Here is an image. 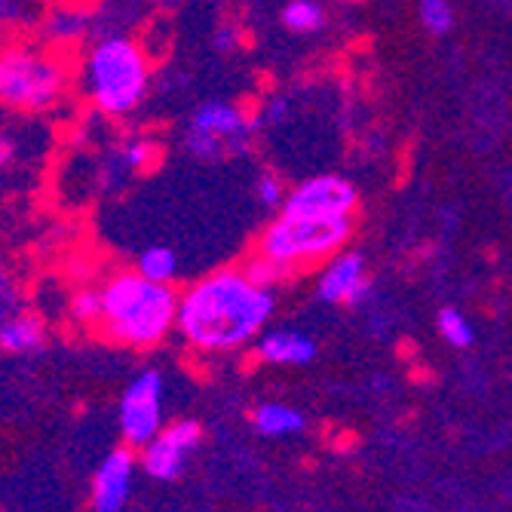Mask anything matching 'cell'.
Returning a JSON list of instances; mask_svg holds the SVG:
<instances>
[{"instance_id": "cell-1", "label": "cell", "mask_w": 512, "mask_h": 512, "mask_svg": "<svg viewBox=\"0 0 512 512\" xmlns=\"http://www.w3.org/2000/svg\"><path fill=\"white\" fill-rule=\"evenodd\" d=\"M273 310V289L255 286L243 267H221L181 292L175 329L194 350L230 353L261 338Z\"/></svg>"}, {"instance_id": "cell-5", "label": "cell", "mask_w": 512, "mask_h": 512, "mask_svg": "<svg viewBox=\"0 0 512 512\" xmlns=\"http://www.w3.org/2000/svg\"><path fill=\"white\" fill-rule=\"evenodd\" d=\"M356 215L338 218H289L279 215L267 224L255 252L283 264L289 273H301L322 261H332L353 240Z\"/></svg>"}, {"instance_id": "cell-8", "label": "cell", "mask_w": 512, "mask_h": 512, "mask_svg": "<svg viewBox=\"0 0 512 512\" xmlns=\"http://www.w3.org/2000/svg\"><path fill=\"white\" fill-rule=\"evenodd\" d=\"M200 439H203V430L197 421H175L166 430H160V436L154 442H148L142 448L138 467L157 482L178 479L184 470V460H188V454L200 445Z\"/></svg>"}, {"instance_id": "cell-32", "label": "cell", "mask_w": 512, "mask_h": 512, "mask_svg": "<svg viewBox=\"0 0 512 512\" xmlns=\"http://www.w3.org/2000/svg\"><path fill=\"white\" fill-rule=\"evenodd\" d=\"M252 4H258V0H252Z\"/></svg>"}, {"instance_id": "cell-25", "label": "cell", "mask_w": 512, "mask_h": 512, "mask_svg": "<svg viewBox=\"0 0 512 512\" xmlns=\"http://www.w3.org/2000/svg\"><path fill=\"white\" fill-rule=\"evenodd\" d=\"M240 40H243V34H240V28H234V25H224V28H218L215 31V50L218 53H234V50H240Z\"/></svg>"}, {"instance_id": "cell-18", "label": "cell", "mask_w": 512, "mask_h": 512, "mask_svg": "<svg viewBox=\"0 0 512 512\" xmlns=\"http://www.w3.org/2000/svg\"><path fill=\"white\" fill-rule=\"evenodd\" d=\"M325 22V13L313 0H292V4L283 7V25L295 34H313L319 31Z\"/></svg>"}, {"instance_id": "cell-7", "label": "cell", "mask_w": 512, "mask_h": 512, "mask_svg": "<svg viewBox=\"0 0 512 512\" xmlns=\"http://www.w3.org/2000/svg\"><path fill=\"white\" fill-rule=\"evenodd\" d=\"M359 209V191L341 175H316L301 181L298 188L289 191L283 212L289 218H338V215H356Z\"/></svg>"}, {"instance_id": "cell-3", "label": "cell", "mask_w": 512, "mask_h": 512, "mask_svg": "<svg viewBox=\"0 0 512 512\" xmlns=\"http://www.w3.org/2000/svg\"><path fill=\"white\" fill-rule=\"evenodd\" d=\"M71 53L43 40L7 37L0 43V108L13 114H50L71 96Z\"/></svg>"}, {"instance_id": "cell-10", "label": "cell", "mask_w": 512, "mask_h": 512, "mask_svg": "<svg viewBox=\"0 0 512 512\" xmlns=\"http://www.w3.org/2000/svg\"><path fill=\"white\" fill-rule=\"evenodd\" d=\"M132 473H135V457L132 448H114L102 463L96 476H92V512H123L129 491H132Z\"/></svg>"}, {"instance_id": "cell-11", "label": "cell", "mask_w": 512, "mask_h": 512, "mask_svg": "<svg viewBox=\"0 0 512 512\" xmlns=\"http://www.w3.org/2000/svg\"><path fill=\"white\" fill-rule=\"evenodd\" d=\"M194 129L215 135L218 142L227 145V154H243L249 151L252 138H255V126L237 105H227V102H206L194 111L191 123Z\"/></svg>"}, {"instance_id": "cell-9", "label": "cell", "mask_w": 512, "mask_h": 512, "mask_svg": "<svg viewBox=\"0 0 512 512\" xmlns=\"http://www.w3.org/2000/svg\"><path fill=\"white\" fill-rule=\"evenodd\" d=\"M316 295L325 304H350L359 307L371 295V283L365 276V261L359 252H338L319 273Z\"/></svg>"}, {"instance_id": "cell-23", "label": "cell", "mask_w": 512, "mask_h": 512, "mask_svg": "<svg viewBox=\"0 0 512 512\" xmlns=\"http://www.w3.org/2000/svg\"><path fill=\"white\" fill-rule=\"evenodd\" d=\"M71 316L77 322H96L102 319V289H80L71 298Z\"/></svg>"}, {"instance_id": "cell-27", "label": "cell", "mask_w": 512, "mask_h": 512, "mask_svg": "<svg viewBox=\"0 0 512 512\" xmlns=\"http://www.w3.org/2000/svg\"><path fill=\"white\" fill-rule=\"evenodd\" d=\"M19 157V145H16V138L7 135V132H0V172H7Z\"/></svg>"}, {"instance_id": "cell-14", "label": "cell", "mask_w": 512, "mask_h": 512, "mask_svg": "<svg viewBox=\"0 0 512 512\" xmlns=\"http://www.w3.org/2000/svg\"><path fill=\"white\" fill-rule=\"evenodd\" d=\"M43 344V322L31 313L0 319V347L7 353H31Z\"/></svg>"}, {"instance_id": "cell-13", "label": "cell", "mask_w": 512, "mask_h": 512, "mask_svg": "<svg viewBox=\"0 0 512 512\" xmlns=\"http://www.w3.org/2000/svg\"><path fill=\"white\" fill-rule=\"evenodd\" d=\"M258 356L270 365H307L316 356V341L295 329H279L258 338Z\"/></svg>"}, {"instance_id": "cell-24", "label": "cell", "mask_w": 512, "mask_h": 512, "mask_svg": "<svg viewBox=\"0 0 512 512\" xmlns=\"http://www.w3.org/2000/svg\"><path fill=\"white\" fill-rule=\"evenodd\" d=\"M286 184L279 181L273 172H267V175H261L258 178V200H261V206H283L286 203Z\"/></svg>"}, {"instance_id": "cell-33", "label": "cell", "mask_w": 512, "mask_h": 512, "mask_svg": "<svg viewBox=\"0 0 512 512\" xmlns=\"http://www.w3.org/2000/svg\"><path fill=\"white\" fill-rule=\"evenodd\" d=\"M353 4H359V0H353Z\"/></svg>"}, {"instance_id": "cell-16", "label": "cell", "mask_w": 512, "mask_h": 512, "mask_svg": "<svg viewBox=\"0 0 512 512\" xmlns=\"http://www.w3.org/2000/svg\"><path fill=\"white\" fill-rule=\"evenodd\" d=\"M252 421H255V430L261 436H292V433L304 430V414L289 408V405H279V402L258 405Z\"/></svg>"}, {"instance_id": "cell-20", "label": "cell", "mask_w": 512, "mask_h": 512, "mask_svg": "<svg viewBox=\"0 0 512 512\" xmlns=\"http://www.w3.org/2000/svg\"><path fill=\"white\" fill-rule=\"evenodd\" d=\"M436 322H439V335H442L451 347H470L473 338H476L470 319L463 316L460 310H454V307L439 310V319H436Z\"/></svg>"}, {"instance_id": "cell-2", "label": "cell", "mask_w": 512, "mask_h": 512, "mask_svg": "<svg viewBox=\"0 0 512 512\" xmlns=\"http://www.w3.org/2000/svg\"><path fill=\"white\" fill-rule=\"evenodd\" d=\"M181 292L172 283H154L135 267L108 276L102 286V319L96 329L117 347L151 350L178 325Z\"/></svg>"}, {"instance_id": "cell-4", "label": "cell", "mask_w": 512, "mask_h": 512, "mask_svg": "<svg viewBox=\"0 0 512 512\" xmlns=\"http://www.w3.org/2000/svg\"><path fill=\"white\" fill-rule=\"evenodd\" d=\"M151 62L142 43L111 34L96 40L80 62V89L105 117H126L148 96Z\"/></svg>"}, {"instance_id": "cell-6", "label": "cell", "mask_w": 512, "mask_h": 512, "mask_svg": "<svg viewBox=\"0 0 512 512\" xmlns=\"http://www.w3.org/2000/svg\"><path fill=\"white\" fill-rule=\"evenodd\" d=\"M120 436L129 448L142 451L163 430V375L154 368L142 371L123 393L120 408Z\"/></svg>"}, {"instance_id": "cell-26", "label": "cell", "mask_w": 512, "mask_h": 512, "mask_svg": "<svg viewBox=\"0 0 512 512\" xmlns=\"http://www.w3.org/2000/svg\"><path fill=\"white\" fill-rule=\"evenodd\" d=\"M286 117H289V102L286 99H270L267 105H264V111H261V120L264 123H270V126H279V123H286Z\"/></svg>"}, {"instance_id": "cell-31", "label": "cell", "mask_w": 512, "mask_h": 512, "mask_svg": "<svg viewBox=\"0 0 512 512\" xmlns=\"http://www.w3.org/2000/svg\"><path fill=\"white\" fill-rule=\"evenodd\" d=\"M43 4H59V0H43Z\"/></svg>"}, {"instance_id": "cell-21", "label": "cell", "mask_w": 512, "mask_h": 512, "mask_svg": "<svg viewBox=\"0 0 512 512\" xmlns=\"http://www.w3.org/2000/svg\"><path fill=\"white\" fill-rule=\"evenodd\" d=\"M160 148L151 142V138H129V142L120 148L123 163L129 166V172H148L157 163Z\"/></svg>"}, {"instance_id": "cell-28", "label": "cell", "mask_w": 512, "mask_h": 512, "mask_svg": "<svg viewBox=\"0 0 512 512\" xmlns=\"http://www.w3.org/2000/svg\"><path fill=\"white\" fill-rule=\"evenodd\" d=\"M16 292H13V286H10V279L7 276H0V310H10L13 307V298Z\"/></svg>"}, {"instance_id": "cell-15", "label": "cell", "mask_w": 512, "mask_h": 512, "mask_svg": "<svg viewBox=\"0 0 512 512\" xmlns=\"http://www.w3.org/2000/svg\"><path fill=\"white\" fill-rule=\"evenodd\" d=\"M43 0H0V31L7 37H31L46 13Z\"/></svg>"}, {"instance_id": "cell-19", "label": "cell", "mask_w": 512, "mask_h": 512, "mask_svg": "<svg viewBox=\"0 0 512 512\" xmlns=\"http://www.w3.org/2000/svg\"><path fill=\"white\" fill-rule=\"evenodd\" d=\"M243 273L252 279L255 286H261V289H276L279 283H283V279L292 276L283 264L270 261V258L261 255V252H252V255L243 261Z\"/></svg>"}, {"instance_id": "cell-17", "label": "cell", "mask_w": 512, "mask_h": 512, "mask_svg": "<svg viewBox=\"0 0 512 512\" xmlns=\"http://www.w3.org/2000/svg\"><path fill=\"white\" fill-rule=\"evenodd\" d=\"M135 270L154 279V283H172L178 273V255L172 252V246H148L138 255Z\"/></svg>"}, {"instance_id": "cell-29", "label": "cell", "mask_w": 512, "mask_h": 512, "mask_svg": "<svg viewBox=\"0 0 512 512\" xmlns=\"http://www.w3.org/2000/svg\"><path fill=\"white\" fill-rule=\"evenodd\" d=\"M166 4H169V7H178V4H181V0H166Z\"/></svg>"}, {"instance_id": "cell-30", "label": "cell", "mask_w": 512, "mask_h": 512, "mask_svg": "<svg viewBox=\"0 0 512 512\" xmlns=\"http://www.w3.org/2000/svg\"><path fill=\"white\" fill-rule=\"evenodd\" d=\"M4 40H7V34H4V31H0V43H4Z\"/></svg>"}, {"instance_id": "cell-22", "label": "cell", "mask_w": 512, "mask_h": 512, "mask_svg": "<svg viewBox=\"0 0 512 512\" xmlns=\"http://www.w3.org/2000/svg\"><path fill=\"white\" fill-rule=\"evenodd\" d=\"M421 22L430 34H448L454 28L451 0H421Z\"/></svg>"}, {"instance_id": "cell-12", "label": "cell", "mask_w": 512, "mask_h": 512, "mask_svg": "<svg viewBox=\"0 0 512 512\" xmlns=\"http://www.w3.org/2000/svg\"><path fill=\"white\" fill-rule=\"evenodd\" d=\"M92 16L83 4H71V0H59V4H50L40 19L37 28V40H43L53 50L71 53V46H77L86 34H89Z\"/></svg>"}]
</instances>
